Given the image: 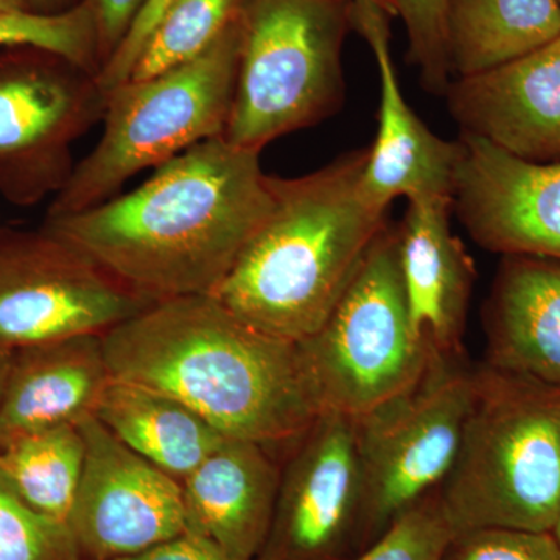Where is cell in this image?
<instances>
[{"label":"cell","mask_w":560,"mask_h":560,"mask_svg":"<svg viewBox=\"0 0 560 560\" xmlns=\"http://www.w3.org/2000/svg\"><path fill=\"white\" fill-rule=\"evenodd\" d=\"M259 156L205 140L138 189L43 228L151 301L212 294L270 210Z\"/></svg>","instance_id":"cell-1"},{"label":"cell","mask_w":560,"mask_h":560,"mask_svg":"<svg viewBox=\"0 0 560 560\" xmlns=\"http://www.w3.org/2000/svg\"><path fill=\"white\" fill-rule=\"evenodd\" d=\"M103 348L110 377L175 397L226 438L293 444L320 415L298 342L212 294L156 301L103 334Z\"/></svg>","instance_id":"cell-2"},{"label":"cell","mask_w":560,"mask_h":560,"mask_svg":"<svg viewBox=\"0 0 560 560\" xmlns=\"http://www.w3.org/2000/svg\"><path fill=\"white\" fill-rule=\"evenodd\" d=\"M368 150L300 178H271L267 217L212 296L272 337L301 342L329 318L388 209L361 190Z\"/></svg>","instance_id":"cell-3"},{"label":"cell","mask_w":560,"mask_h":560,"mask_svg":"<svg viewBox=\"0 0 560 560\" xmlns=\"http://www.w3.org/2000/svg\"><path fill=\"white\" fill-rule=\"evenodd\" d=\"M453 536L551 533L560 514V386L485 366L455 463L440 488Z\"/></svg>","instance_id":"cell-4"},{"label":"cell","mask_w":560,"mask_h":560,"mask_svg":"<svg viewBox=\"0 0 560 560\" xmlns=\"http://www.w3.org/2000/svg\"><path fill=\"white\" fill-rule=\"evenodd\" d=\"M241 14L208 51L106 95L103 135L75 164L47 217L94 208L116 197L132 176L158 168L205 140L223 138L241 55Z\"/></svg>","instance_id":"cell-5"},{"label":"cell","mask_w":560,"mask_h":560,"mask_svg":"<svg viewBox=\"0 0 560 560\" xmlns=\"http://www.w3.org/2000/svg\"><path fill=\"white\" fill-rule=\"evenodd\" d=\"M352 0H245L223 139L260 153L318 124L342 98L341 49Z\"/></svg>","instance_id":"cell-6"},{"label":"cell","mask_w":560,"mask_h":560,"mask_svg":"<svg viewBox=\"0 0 560 560\" xmlns=\"http://www.w3.org/2000/svg\"><path fill=\"white\" fill-rule=\"evenodd\" d=\"M298 349L320 415L359 418L425 375L440 353L412 329L397 232L386 228L372 243L329 318Z\"/></svg>","instance_id":"cell-7"},{"label":"cell","mask_w":560,"mask_h":560,"mask_svg":"<svg viewBox=\"0 0 560 560\" xmlns=\"http://www.w3.org/2000/svg\"><path fill=\"white\" fill-rule=\"evenodd\" d=\"M474 397V370L460 357L434 355L410 389L353 418L371 547L401 514L447 478Z\"/></svg>","instance_id":"cell-8"},{"label":"cell","mask_w":560,"mask_h":560,"mask_svg":"<svg viewBox=\"0 0 560 560\" xmlns=\"http://www.w3.org/2000/svg\"><path fill=\"white\" fill-rule=\"evenodd\" d=\"M94 73L36 47L0 54V197L33 206L72 176V145L103 119Z\"/></svg>","instance_id":"cell-9"},{"label":"cell","mask_w":560,"mask_h":560,"mask_svg":"<svg viewBox=\"0 0 560 560\" xmlns=\"http://www.w3.org/2000/svg\"><path fill=\"white\" fill-rule=\"evenodd\" d=\"M154 302L44 228L0 235V350L103 335Z\"/></svg>","instance_id":"cell-10"},{"label":"cell","mask_w":560,"mask_h":560,"mask_svg":"<svg viewBox=\"0 0 560 560\" xmlns=\"http://www.w3.org/2000/svg\"><path fill=\"white\" fill-rule=\"evenodd\" d=\"M293 445L256 560L355 558L366 536L353 419L323 412Z\"/></svg>","instance_id":"cell-11"},{"label":"cell","mask_w":560,"mask_h":560,"mask_svg":"<svg viewBox=\"0 0 560 560\" xmlns=\"http://www.w3.org/2000/svg\"><path fill=\"white\" fill-rule=\"evenodd\" d=\"M79 429L83 474L68 525L84 560L128 558L186 533L179 481L121 444L94 415Z\"/></svg>","instance_id":"cell-12"},{"label":"cell","mask_w":560,"mask_h":560,"mask_svg":"<svg viewBox=\"0 0 560 560\" xmlns=\"http://www.w3.org/2000/svg\"><path fill=\"white\" fill-rule=\"evenodd\" d=\"M453 209L482 248L560 261V161L522 160L460 135Z\"/></svg>","instance_id":"cell-13"},{"label":"cell","mask_w":560,"mask_h":560,"mask_svg":"<svg viewBox=\"0 0 560 560\" xmlns=\"http://www.w3.org/2000/svg\"><path fill=\"white\" fill-rule=\"evenodd\" d=\"M393 14L370 0L350 2V24L370 44L378 79V130L361 175L364 197L388 209L396 198H453L463 158L460 140L441 139L419 119L401 92L389 47Z\"/></svg>","instance_id":"cell-14"},{"label":"cell","mask_w":560,"mask_h":560,"mask_svg":"<svg viewBox=\"0 0 560 560\" xmlns=\"http://www.w3.org/2000/svg\"><path fill=\"white\" fill-rule=\"evenodd\" d=\"M444 95L464 135L522 160L560 161V36L517 60L453 80Z\"/></svg>","instance_id":"cell-15"},{"label":"cell","mask_w":560,"mask_h":560,"mask_svg":"<svg viewBox=\"0 0 560 560\" xmlns=\"http://www.w3.org/2000/svg\"><path fill=\"white\" fill-rule=\"evenodd\" d=\"M452 209L448 197L408 200L397 241L412 329L440 355L460 357L475 265L452 232Z\"/></svg>","instance_id":"cell-16"},{"label":"cell","mask_w":560,"mask_h":560,"mask_svg":"<svg viewBox=\"0 0 560 560\" xmlns=\"http://www.w3.org/2000/svg\"><path fill=\"white\" fill-rule=\"evenodd\" d=\"M280 466L267 445L224 438L183 486L186 533L231 560H256L275 515Z\"/></svg>","instance_id":"cell-17"},{"label":"cell","mask_w":560,"mask_h":560,"mask_svg":"<svg viewBox=\"0 0 560 560\" xmlns=\"http://www.w3.org/2000/svg\"><path fill=\"white\" fill-rule=\"evenodd\" d=\"M110 378L103 335L14 350L0 399V447L36 431L79 427Z\"/></svg>","instance_id":"cell-18"},{"label":"cell","mask_w":560,"mask_h":560,"mask_svg":"<svg viewBox=\"0 0 560 560\" xmlns=\"http://www.w3.org/2000/svg\"><path fill=\"white\" fill-rule=\"evenodd\" d=\"M486 335L490 366L560 386V261L504 257Z\"/></svg>","instance_id":"cell-19"},{"label":"cell","mask_w":560,"mask_h":560,"mask_svg":"<svg viewBox=\"0 0 560 560\" xmlns=\"http://www.w3.org/2000/svg\"><path fill=\"white\" fill-rule=\"evenodd\" d=\"M94 416L121 444L179 482L226 438L175 397L119 378H110Z\"/></svg>","instance_id":"cell-20"},{"label":"cell","mask_w":560,"mask_h":560,"mask_svg":"<svg viewBox=\"0 0 560 560\" xmlns=\"http://www.w3.org/2000/svg\"><path fill=\"white\" fill-rule=\"evenodd\" d=\"M559 36V0H451L448 5L456 79L517 60Z\"/></svg>","instance_id":"cell-21"},{"label":"cell","mask_w":560,"mask_h":560,"mask_svg":"<svg viewBox=\"0 0 560 560\" xmlns=\"http://www.w3.org/2000/svg\"><path fill=\"white\" fill-rule=\"evenodd\" d=\"M83 464L79 427L36 431L0 447V486L38 514L68 523Z\"/></svg>","instance_id":"cell-22"},{"label":"cell","mask_w":560,"mask_h":560,"mask_svg":"<svg viewBox=\"0 0 560 560\" xmlns=\"http://www.w3.org/2000/svg\"><path fill=\"white\" fill-rule=\"evenodd\" d=\"M245 0H175L140 50L130 80L143 81L197 60L237 20Z\"/></svg>","instance_id":"cell-23"},{"label":"cell","mask_w":560,"mask_h":560,"mask_svg":"<svg viewBox=\"0 0 560 560\" xmlns=\"http://www.w3.org/2000/svg\"><path fill=\"white\" fill-rule=\"evenodd\" d=\"M0 47H36L60 55L73 65L97 75V27L90 0L60 13H36L25 10L0 14Z\"/></svg>","instance_id":"cell-24"},{"label":"cell","mask_w":560,"mask_h":560,"mask_svg":"<svg viewBox=\"0 0 560 560\" xmlns=\"http://www.w3.org/2000/svg\"><path fill=\"white\" fill-rule=\"evenodd\" d=\"M0 560H84L68 523L25 506L0 486Z\"/></svg>","instance_id":"cell-25"},{"label":"cell","mask_w":560,"mask_h":560,"mask_svg":"<svg viewBox=\"0 0 560 560\" xmlns=\"http://www.w3.org/2000/svg\"><path fill=\"white\" fill-rule=\"evenodd\" d=\"M408 35V58L418 66L422 83L434 94H445L453 75L448 51L451 0H389Z\"/></svg>","instance_id":"cell-26"},{"label":"cell","mask_w":560,"mask_h":560,"mask_svg":"<svg viewBox=\"0 0 560 560\" xmlns=\"http://www.w3.org/2000/svg\"><path fill=\"white\" fill-rule=\"evenodd\" d=\"M452 537L438 489L401 514L371 547L350 560H441Z\"/></svg>","instance_id":"cell-27"},{"label":"cell","mask_w":560,"mask_h":560,"mask_svg":"<svg viewBox=\"0 0 560 560\" xmlns=\"http://www.w3.org/2000/svg\"><path fill=\"white\" fill-rule=\"evenodd\" d=\"M441 560H560L551 533L477 529L455 534Z\"/></svg>","instance_id":"cell-28"},{"label":"cell","mask_w":560,"mask_h":560,"mask_svg":"<svg viewBox=\"0 0 560 560\" xmlns=\"http://www.w3.org/2000/svg\"><path fill=\"white\" fill-rule=\"evenodd\" d=\"M175 0H147L145 7L140 11L139 16L132 22L130 32L127 33L117 50L108 58V61L102 66L95 75L98 88L103 94H109L110 91L119 88L125 81L130 80L132 69L143 44L149 38L151 31L156 27L162 14Z\"/></svg>","instance_id":"cell-29"},{"label":"cell","mask_w":560,"mask_h":560,"mask_svg":"<svg viewBox=\"0 0 560 560\" xmlns=\"http://www.w3.org/2000/svg\"><path fill=\"white\" fill-rule=\"evenodd\" d=\"M97 27L101 68L117 50L147 0H90ZM98 73V72H97Z\"/></svg>","instance_id":"cell-30"},{"label":"cell","mask_w":560,"mask_h":560,"mask_svg":"<svg viewBox=\"0 0 560 560\" xmlns=\"http://www.w3.org/2000/svg\"><path fill=\"white\" fill-rule=\"evenodd\" d=\"M116 560H231L215 544L195 534L184 533L149 550Z\"/></svg>","instance_id":"cell-31"},{"label":"cell","mask_w":560,"mask_h":560,"mask_svg":"<svg viewBox=\"0 0 560 560\" xmlns=\"http://www.w3.org/2000/svg\"><path fill=\"white\" fill-rule=\"evenodd\" d=\"M25 2H27L28 10L36 11V13L51 14L68 10L66 9L68 0H25Z\"/></svg>","instance_id":"cell-32"},{"label":"cell","mask_w":560,"mask_h":560,"mask_svg":"<svg viewBox=\"0 0 560 560\" xmlns=\"http://www.w3.org/2000/svg\"><path fill=\"white\" fill-rule=\"evenodd\" d=\"M11 355L13 352L0 350V399H2L3 386H5L7 375H9Z\"/></svg>","instance_id":"cell-33"},{"label":"cell","mask_w":560,"mask_h":560,"mask_svg":"<svg viewBox=\"0 0 560 560\" xmlns=\"http://www.w3.org/2000/svg\"><path fill=\"white\" fill-rule=\"evenodd\" d=\"M25 10H28L25 0H0V14L18 13V11Z\"/></svg>","instance_id":"cell-34"},{"label":"cell","mask_w":560,"mask_h":560,"mask_svg":"<svg viewBox=\"0 0 560 560\" xmlns=\"http://www.w3.org/2000/svg\"><path fill=\"white\" fill-rule=\"evenodd\" d=\"M370 2L377 3V5L383 7V9L388 10L393 16H396V13H394L393 5H390L389 0H370Z\"/></svg>","instance_id":"cell-35"},{"label":"cell","mask_w":560,"mask_h":560,"mask_svg":"<svg viewBox=\"0 0 560 560\" xmlns=\"http://www.w3.org/2000/svg\"><path fill=\"white\" fill-rule=\"evenodd\" d=\"M552 537H555L556 541H558L560 547V514L558 521H556L555 528L551 530Z\"/></svg>","instance_id":"cell-36"},{"label":"cell","mask_w":560,"mask_h":560,"mask_svg":"<svg viewBox=\"0 0 560 560\" xmlns=\"http://www.w3.org/2000/svg\"><path fill=\"white\" fill-rule=\"evenodd\" d=\"M559 3H560V0H559Z\"/></svg>","instance_id":"cell-37"}]
</instances>
